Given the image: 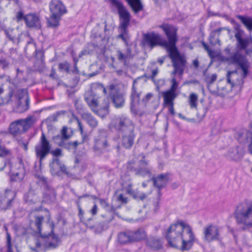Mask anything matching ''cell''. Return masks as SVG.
Returning <instances> with one entry per match:
<instances>
[{
  "label": "cell",
  "mask_w": 252,
  "mask_h": 252,
  "mask_svg": "<svg viewBox=\"0 0 252 252\" xmlns=\"http://www.w3.org/2000/svg\"><path fill=\"white\" fill-rule=\"evenodd\" d=\"M204 74L210 93L222 97L236 95L242 87L246 75L240 63L223 59L212 62Z\"/></svg>",
  "instance_id": "cell-1"
},
{
  "label": "cell",
  "mask_w": 252,
  "mask_h": 252,
  "mask_svg": "<svg viewBox=\"0 0 252 252\" xmlns=\"http://www.w3.org/2000/svg\"><path fill=\"white\" fill-rule=\"evenodd\" d=\"M208 109V98L204 87L198 81H188L181 86L173 100V111L184 121L198 123Z\"/></svg>",
  "instance_id": "cell-2"
},
{
  "label": "cell",
  "mask_w": 252,
  "mask_h": 252,
  "mask_svg": "<svg viewBox=\"0 0 252 252\" xmlns=\"http://www.w3.org/2000/svg\"><path fill=\"white\" fill-rule=\"evenodd\" d=\"M46 127L49 137L59 147L75 148L84 142L82 126L71 112L55 114L47 120Z\"/></svg>",
  "instance_id": "cell-3"
},
{
  "label": "cell",
  "mask_w": 252,
  "mask_h": 252,
  "mask_svg": "<svg viewBox=\"0 0 252 252\" xmlns=\"http://www.w3.org/2000/svg\"><path fill=\"white\" fill-rule=\"evenodd\" d=\"M161 93L148 75L139 77L132 87L131 110L139 116L154 113L161 103Z\"/></svg>",
  "instance_id": "cell-4"
},
{
  "label": "cell",
  "mask_w": 252,
  "mask_h": 252,
  "mask_svg": "<svg viewBox=\"0 0 252 252\" xmlns=\"http://www.w3.org/2000/svg\"><path fill=\"white\" fill-rule=\"evenodd\" d=\"M81 221L91 229H102L114 219L113 209L106 201L93 195H84L78 201Z\"/></svg>",
  "instance_id": "cell-5"
},
{
  "label": "cell",
  "mask_w": 252,
  "mask_h": 252,
  "mask_svg": "<svg viewBox=\"0 0 252 252\" xmlns=\"http://www.w3.org/2000/svg\"><path fill=\"white\" fill-rule=\"evenodd\" d=\"M112 207L120 219L128 222H137L148 216L151 203L150 199L136 196L122 188L114 195Z\"/></svg>",
  "instance_id": "cell-6"
},
{
  "label": "cell",
  "mask_w": 252,
  "mask_h": 252,
  "mask_svg": "<svg viewBox=\"0 0 252 252\" xmlns=\"http://www.w3.org/2000/svg\"><path fill=\"white\" fill-rule=\"evenodd\" d=\"M0 26L12 39H19L25 32V16L14 0H0Z\"/></svg>",
  "instance_id": "cell-7"
},
{
  "label": "cell",
  "mask_w": 252,
  "mask_h": 252,
  "mask_svg": "<svg viewBox=\"0 0 252 252\" xmlns=\"http://www.w3.org/2000/svg\"><path fill=\"white\" fill-rule=\"evenodd\" d=\"M124 189L142 198L150 199L156 192L157 183L145 169L131 168L126 172L123 180Z\"/></svg>",
  "instance_id": "cell-8"
},
{
  "label": "cell",
  "mask_w": 252,
  "mask_h": 252,
  "mask_svg": "<svg viewBox=\"0 0 252 252\" xmlns=\"http://www.w3.org/2000/svg\"><path fill=\"white\" fill-rule=\"evenodd\" d=\"M147 75L155 83L161 93H168L175 83L176 69L173 61L168 56L154 59L147 68Z\"/></svg>",
  "instance_id": "cell-9"
},
{
  "label": "cell",
  "mask_w": 252,
  "mask_h": 252,
  "mask_svg": "<svg viewBox=\"0 0 252 252\" xmlns=\"http://www.w3.org/2000/svg\"><path fill=\"white\" fill-rule=\"evenodd\" d=\"M212 50L223 59H229L238 53L239 39L230 28L216 30L210 37Z\"/></svg>",
  "instance_id": "cell-10"
},
{
  "label": "cell",
  "mask_w": 252,
  "mask_h": 252,
  "mask_svg": "<svg viewBox=\"0 0 252 252\" xmlns=\"http://www.w3.org/2000/svg\"><path fill=\"white\" fill-rule=\"evenodd\" d=\"M84 100L92 112L100 118L109 115L110 98L106 87L100 83H93L84 91Z\"/></svg>",
  "instance_id": "cell-11"
},
{
  "label": "cell",
  "mask_w": 252,
  "mask_h": 252,
  "mask_svg": "<svg viewBox=\"0 0 252 252\" xmlns=\"http://www.w3.org/2000/svg\"><path fill=\"white\" fill-rule=\"evenodd\" d=\"M104 59L115 71L121 72L126 69L129 59V49L125 38L115 36L108 41L104 50Z\"/></svg>",
  "instance_id": "cell-12"
},
{
  "label": "cell",
  "mask_w": 252,
  "mask_h": 252,
  "mask_svg": "<svg viewBox=\"0 0 252 252\" xmlns=\"http://www.w3.org/2000/svg\"><path fill=\"white\" fill-rule=\"evenodd\" d=\"M185 62L192 70L205 72L213 60L210 51L204 44L201 42H193L186 49Z\"/></svg>",
  "instance_id": "cell-13"
},
{
  "label": "cell",
  "mask_w": 252,
  "mask_h": 252,
  "mask_svg": "<svg viewBox=\"0 0 252 252\" xmlns=\"http://www.w3.org/2000/svg\"><path fill=\"white\" fill-rule=\"evenodd\" d=\"M75 66L79 75L86 77L94 76L103 69V58L94 49H87L80 55L75 62Z\"/></svg>",
  "instance_id": "cell-14"
},
{
  "label": "cell",
  "mask_w": 252,
  "mask_h": 252,
  "mask_svg": "<svg viewBox=\"0 0 252 252\" xmlns=\"http://www.w3.org/2000/svg\"><path fill=\"white\" fill-rule=\"evenodd\" d=\"M53 74L61 84L66 87H75L79 81L80 75L75 63L66 56H61L56 59L53 65Z\"/></svg>",
  "instance_id": "cell-15"
},
{
  "label": "cell",
  "mask_w": 252,
  "mask_h": 252,
  "mask_svg": "<svg viewBox=\"0 0 252 252\" xmlns=\"http://www.w3.org/2000/svg\"><path fill=\"white\" fill-rule=\"evenodd\" d=\"M167 240L170 245L176 250H189L193 245L194 235L186 223L178 222L173 223L167 232Z\"/></svg>",
  "instance_id": "cell-16"
},
{
  "label": "cell",
  "mask_w": 252,
  "mask_h": 252,
  "mask_svg": "<svg viewBox=\"0 0 252 252\" xmlns=\"http://www.w3.org/2000/svg\"><path fill=\"white\" fill-rule=\"evenodd\" d=\"M29 223L32 232L43 238L51 236L54 230L50 212L44 208L32 210L29 216Z\"/></svg>",
  "instance_id": "cell-17"
},
{
  "label": "cell",
  "mask_w": 252,
  "mask_h": 252,
  "mask_svg": "<svg viewBox=\"0 0 252 252\" xmlns=\"http://www.w3.org/2000/svg\"><path fill=\"white\" fill-rule=\"evenodd\" d=\"M73 149L59 147L54 152V161L56 165L61 170L69 174H73L78 167V158Z\"/></svg>",
  "instance_id": "cell-18"
},
{
  "label": "cell",
  "mask_w": 252,
  "mask_h": 252,
  "mask_svg": "<svg viewBox=\"0 0 252 252\" xmlns=\"http://www.w3.org/2000/svg\"><path fill=\"white\" fill-rule=\"evenodd\" d=\"M14 246L17 252H41V242L35 233L25 232L18 235Z\"/></svg>",
  "instance_id": "cell-19"
},
{
  "label": "cell",
  "mask_w": 252,
  "mask_h": 252,
  "mask_svg": "<svg viewBox=\"0 0 252 252\" xmlns=\"http://www.w3.org/2000/svg\"><path fill=\"white\" fill-rule=\"evenodd\" d=\"M109 98L113 103L114 106L117 108H122L125 104L126 101V87L121 82H115L111 84L109 86Z\"/></svg>",
  "instance_id": "cell-20"
},
{
  "label": "cell",
  "mask_w": 252,
  "mask_h": 252,
  "mask_svg": "<svg viewBox=\"0 0 252 252\" xmlns=\"http://www.w3.org/2000/svg\"><path fill=\"white\" fill-rule=\"evenodd\" d=\"M237 221L246 226L252 225V202L247 201L238 206L235 213Z\"/></svg>",
  "instance_id": "cell-21"
},
{
  "label": "cell",
  "mask_w": 252,
  "mask_h": 252,
  "mask_svg": "<svg viewBox=\"0 0 252 252\" xmlns=\"http://www.w3.org/2000/svg\"><path fill=\"white\" fill-rule=\"evenodd\" d=\"M49 7L50 11L49 25L51 27H56L59 25L61 18L67 12V9L61 0H51Z\"/></svg>",
  "instance_id": "cell-22"
},
{
  "label": "cell",
  "mask_w": 252,
  "mask_h": 252,
  "mask_svg": "<svg viewBox=\"0 0 252 252\" xmlns=\"http://www.w3.org/2000/svg\"><path fill=\"white\" fill-rule=\"evenodd\" d=\"M119 124V134L121 137L123 145L125 147L130 146L133 143V136H134V127L131 124L130 120L127 118L120 119L118 121Z\"/></svg>",
  "instance_id": "cell-23"
},
{
  "label": "cell",
  "mask_w": 252,
  "mask_h": 252,
  "mask_svg": "<svg viewBox=\"0 0 252 252\" xmlns=\"http://www.w3.org/2000/svg\"><path fill=\"white\" fill-rule=\"evenodd\" d=\"M13 110L16 113H23L29 108V96L26 90H19L14 93L11 99Z\"/></svg>",
  "instance_id": "cell-24"
},
{
  "label": "cell",
  "mask_w": 252,
  "mask_h": 252,
  "mask_svg": "<svg viewBox=\"0 0 252 252\" xmlns=\"http://www.w3.org/2000/svg\"><path fill=\"white\" fill-rule=\"evenodd\" d=\"M14 94V85L10 78L0 76V105L8 103Z\"/></svg>",
  "instance_id": "cell-25"
},
{
  "label": "cell",
  "mask_w": 252,
  "mask_h": 252,
  "mask_svg": "<svg viewBox=\"0 0 252 252\" xmlns=\"http://www.w3.org/2000/svg\"><path fill=\"white\" fill-rule=\"evenodd\" d=\"M35 123V119L32 117L25 118V119L19 120L10 124L9 127V131L13 135H20L28 131L32 127Z\"/></svg>",
  "instance_id": "cell-26"
},
{
  "label": "cell",
  "mask_w": 252,
  "mask_h": 252,
  "mask_svg": "<svg viewBox=\"0 0 252 252\" xmlns=\"http://www.w3.org/2000/svg\"><path fill=\"white\" fill-rule=\"evenodd\" d=\"M10 173L13 180H22L25 176V167L23 163L19 158L10 161Z\"/></svg>",
  "instance_id": "cell-27"
},
{
  "label": "cell",
  "mask_w": 252,
  "mask_h": 252,
  "mask_svg": "<svg viewBox=\"0 0 252 252\" xmlns=\"http://www.w3.org/2000/svg\"><path fill=\"white\" fill-rule=\"evenodd\" d=\"M145 238V232L142 230L136 231V232H125L120 234L118 237L120 243L126 244V243L135 242L143 240Z\"/></svg>",
  "instance_id": "cell-28"
},
{
  "label": "cell",
  "mask_w": 252,
  "mask_h": 252,
  "mask_svg": "<svg viewBox=\"0 0 252 252\" xmlns=\"http://www.w3.org/2000/svg\"><path fill=\"white\" fill-rule=\"evenodd\" d=\"M219 234V229H218L217 226H215V225H210V226L206 228L204 236H205V239L207 241L211 242V241L217 239Z\"/></svg>",
  "instance_id": "cell-29"
},
{
  "label": "cell",
  "mask_w": 252,
  "mask_h": 252,
  "mask_svg": "<svg viewBox=\"0 0 252 252\" xmlns=\"http://www.w3.org/2000/svg\"><path fill=\"white\" fill-rule=\"evenodd\" d=\"M25 24L31 28H39L41 27L39 19L35 14H29L25 16Z\"/></svg>",
  "instance_id": "cell-30"
},
{
  "label": "cell",
  "mask_w": 252,
  "mask_h": 252,
  "mask_svg": "<svg viewBox=\"0 0 252 252\" xmlns=\"http://www.w3.org/2000/svg\"><path fill=\"white\" fill-rule=\"evenodd\" d=\"M127 1L135 12L142 10V6L141 0H127Z\"/></svg>",
  "instance_id": "cell-31"
},
{
  "label": "cell",
  "mask_w": 252,
  "mask_h": 252,
  "mask_svg": "<svg viewBox=\"0 0 252 252\" xmlns=\"http://www.w3.org/2000/svg\"><path fill=\"white\" fill-rule=\"evenodd\" d=\"M6 165V158L5 154L1 148V145H0V170L4 168Z\"/></svg>",
  "instance_id": "cell-32"
},
{
  "label": "cell",
  "mask_w": 252,
  "mask_h": 252,
  "mask_svg": "<svg viewBox=\"0 0 252 252\" xmlns=\"http://www.w3.org/2000/svg\"><path fill=\"white\" fill-rule=\"evenodd\" d=\"M241 19H242L244 23L245 24V25H247L248 28H251V29H252V19H247V18H246V19L242 18Z\"/></svg>",
  "instance_id": "cell-33"
},
{
  "label": "cell",
  "mask_w": 252,
  "mask_h": 252,
  "mask_svg": "<svg viewBox=\"0 0 252 252\" xmlns=\"http://www.w3.org/2000/svg\"><path fill=\"white\" fill-rule=\"evenodd\" d=\"M249 58H250V62H251L252 64V48L250 50V51L249 52Z\"/></svg>",
  "instance_id": "cell-34"
},
{
  "label": "cell",
  "mask_w": 252,
  "mask_h": 252,
  "mask_svg": "<svg viewBox=\"0 0 252 252\" xmlns=\"http://www.w3.org/2000/svg\"><path fill=\"white\" fill-rule=\"evenodd\" d=\"M156 3H158V4H160V3H162L163 1H165V0H154Z\"/></svg>",
  "instance_id": "cell-35"
},
{
  "label": "cell",
  "mask_w": 252,
  "mask_h": 252,
  "mask_svg": "<svg viewBox=\"0 0 252 252\" xmlns=\"http://www.w3.org/2000/svg\"><path fill=\"white\" fill-rule=\"evenodd\" d=\"M250 152L251 153V154H252V143L250 144Z\"/></svg>",
  "instance_id": "cell-36"
}]
</instances>
